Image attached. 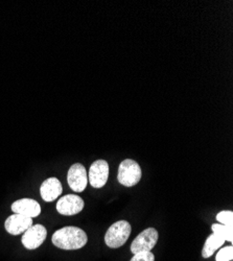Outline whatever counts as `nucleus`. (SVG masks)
<instances>
[{
    "instance_id": "6",
    "label": "nucleus",
    "mask_w": 233,
    "mask_h": 261,
    "mask_svg": "<svg viewBox=\"0 0 233 261\" xmlns=\"http://www.w3.org/2000/svg\"><path fill=\"white\" fill-rule=\"evenodd\" d=\"M67 181L69 187L74 192H82L87 187L88 175L85 166L81 163H75L70 166L67 173Z\"/></svg>"
},
{
    "instance_id": "8",
    "label": "nucleus",
    "mask_w": 233,
    "mask_h": 261,
    "mask_svg": "<svg viewBox=\"0 0 233 261\" xmlns=\"http://www.w3.org/2000/svg\"><path fill=\"white\" fill-rule=\"evenodd\" d=\"M85 206L83 199L75 194H67L60 198L57 203V210L62 215H74L80 213Z\"/></svg>"
},
{
    "instance_id": "10",
    "label": "nucleus",
    "mask_w": 233,
    "mask_h": 261,
    "mask_svg": "<svg viewBox=\"0 0 233 261\" xmlns=\"http://www.w3.org/2000/svg\"><path fill=\"white\" fill-rule=\"evenodd\" d=\"M12 211L14 213L34 219V217H37L41 213V206L35 200L20 199L12 204Z\"/></svg>"
},
{
    "instance_id": "3",
    "label": "nucleus",
    "mask_w": 233,
    "mask_h": 261,
    "mask_svg": "<svg viewBox=\"0 0 233 261\" xmlns=\"http://www.w3.org/2000/svg\"><path fill=\"white\" fill-rule=\"evenodd\" d=\"M141 176V168L136 161L132 159H125L120 163L117 179L121 185L125 187H133L139 183Z\"/></svg>"
},
{
    "instance_id": "5",
    "label": "nucleus",
    "mask_w": 233,
    "mask_h": 261,
    "mask_svg": "<svg viewBox=\"0 0 233 261\" xmlns=\"http://www.w3.org/2000/svg\"><path fill=\"white\" fill-rule=\"evenodd\" d=\"M109 164L105 160L94 161L89 169L88 181L94 188H101L106 185L109 178Z\"/></svg>"
},
{
    "instance_id": "16",
    "label": "nucleus",
    "mask_w": 233,
    "mask_h": 261,
    "mask_svg": "<svg viewBox=\"0 0 233 261\" xmlns=\"http://www.w3.org/2000/svg\"><path fill=\"white\" fill-rule=\"evenodd\" d=\"M131 261H155V256L152 252H140L134 254Z\"/></svg>"
},
{
    "instance_id": "7",
    "label": "nucleus",
    "mask_w": 233,
    "mask_h": 261,
    "mask_svg": "<svg viewBox=\"0 0 233 261\" xmlns=\"http://www.w3.org/2000/svg\"><path fill=\"white\" fill-rule=\"evenodd\" d=\"M47 230L42 225H33L24 233L21 242L28 250H35L45 242Z\"/></svg>"
},
{
    "instance_id": "14",
    "label": "nucleus",
    "mask_w": 233,
    "mask_h": 261,
    "mask_svg": "<svg viewBox=\"0 0 233 261\" xmlns=\"http://www.w3.org/2000/svg\"><path fill=\"white\" fill-rule=\"evenodd\" d=\"M217 221L220 224L233 227V212L232 211H222L217 215Z\"/></svg>"
},
{
    "instance_id": "9",
    "label": "nucleus",
    "mask_w": 233,
    "mask_h": 261,
    "mask_svg": "<svg viewBox=\"0 0 233 261\" xmlns=\"http://www.w3.org/2000/svg\"><path fill=\"white\" fill-rule=\"evenodd\" d=\"M32 226H33V219L24 215L17 214V213H14L13 215L9 216L5 223V228L7 232L12 235L22 234Z\"/></svg>"
},
{
    "instance_id": "15",
    "label": "nucleus",
    "mask_w": 233,
    "mask_h": 261,
    "mask_svg": "<svg viewBox=\"0 0 233 261\" xmlns=\"http://www.w3.org/2000/svg\"><path fill=\"white\" fill-rule=\"evenodd\" d=\"M233 259V247L229 246L219 251L216 256L217 261H231Z\"/></svg>"
},
{
    "instance_id": "11",
    "label": "nucleus",
    "mask_w": 233,
    "mask_h": 261,
    "mask_svg": "<svg viewBox=\"0 0 233 261\" xmlns=\"http://www.w3.org/2000/svg\"><path fill=\"white\" fill-rule=\"evenodd\" d=\"M62 184L57 178L46 179L40 187L41 198L45 202H54L62 194Z\"/></svg>"
},
{
    "instance_id": "12",
    "label": "nucleus",
    "mask_w": 233,
    "mask_h": 261,
    "mask_svg": "<svg viewBox=\"0 0 233 261\" xmlns=\"http://www.w3.org/2000/svg\"><path fill=\"white\" fill-rule=\"evenodd\" d=\"M225 244V239L217 234H211L205 242L204 248L202 250V256L204 258H209L213 256L217 250H219Z\"/></svg>"
},
{
    "instance_id": "4",
    "label": "nucleus",
    "mask_w": 233,
    "mask_h": 261,
    "mask_svg": "<svg viewBox=\"0 0 233 261\" xmlns=\"http://www.w3.org/2000/svg\"><path fill=\"white\" fill-rule=\"evenodd\" d=\"M159 238L158 231L154 228H147L142 231L131 245V252L133 254L140 252H152Z\"/></svg>"
},
{
    "instance_id": "13",
    "label": "nucleus",
    "mask_w": 233,
    "mask_h": 261,
    "mask_svg": "<svg viewBox=\"0 0 233 261\" xmlns=\"http://www.w3.org/2000/svg\"><path fill=\"white\" fill-rule=\"evenodd\" d=\"M211 229H213L215 234L224 238L225 242L232 243V241H233V227L225 226V225H222V224H214L213 226H211Z\"/></svg>"
},
{
    "instance_id": "2",
    "label": "nucleus",
    "mask_w": 233,
    "mask_h": 261,
    "mask_svg": "<svg viewBox=\"0 0 233 261\" xmlns=\"http://www.w3.org/2000/svg\"><path fill=\"white\" fill-rule=\"evenodd\" d=\"M132 228L126 221H118L114 223L105 235V243L111 249L122 247L128 241Z\"/></svg>"
},
{
    "instance_id": "1",
    "label": "nucleus",
    "mask_w": 233,
    "mask_h": 261,
    "mask_svg": "<svg viewBox=\"0 0 233 261\" xmlns=\"http://www.w3.org/2000/svg\"><path fill=\"white\" fill-rule=\"evenodd\" d=\"M53 244L63 250H77L86 246L87 234L77 227H64L56 231L53 235Z\"/></svg>"
}]
</instances>
